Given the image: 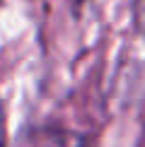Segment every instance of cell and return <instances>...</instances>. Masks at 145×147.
Segmentation results:
<instances>
[{
    "instance_id": "2",
    "label": "cell",
    "mask_w": 145,
    "mask_h": 147,
    "mask_svg": "<svg viewBox=\"0 0 145 147\" xmlns=\"http://www.w3.org/2000/svg\"><path fill=\"white\" fill-rule=\"evenodd\" d=\"M136 20H138L140 32L145 34V0H136Z\"/></svg>"
},
{
    "instance_id": "1",
    "label": "cell",
    "mask_w": 145,
    "mask_h": 147,
    "mask_svg": "<svg viewBox=\"0 0 145 147\" xmlns=\"http://www.w3.org/2000/svg\"><path fill=\"white\" fill-rule=\"evenodd\" d=\"M39 147H80V142H77V140H68L65 135H60V138H48V140H44Z\"/></svg>"
},
{
    "instance_id": "3",
    "label": "cell",
    "mask_w": 145,
    "mask_h": 147,
    "mask_svg": "<svg viewBox=\"0 0 145 147\" xmlns=\"http://www.w3.org/2000/svg\"><path fill=\"white\" fill-rule=\"evenodd\" d=\"M0 147H5V111H3V101H0Z\"/></svg>"
}]
</instances>
